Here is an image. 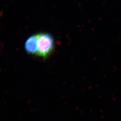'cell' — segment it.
<instances>
[{"instance_id":"obj_1","label":"cell","mask_w":121,"mask_h":121,"mask_svg":"<svg viewBox=\"0 0 121 121\" xmlns=\"http://www.w3.org/2000/svg\"><path fill=\"white\" fill-rule=\"evenodd\" d=\"M38 53L37 57L45 60L54 52L55 42L53 36L46 32L37 34Z\"/></svg>"},{"instance_id":"obj_2","label":"cell","mask_w":121,"mask_h":121,"mask_svg":"<svg viewBox=\"0 0 121 121\" xmlns=\"http://www.w3.org/2000/svg\"><path fill=\"white\" fill-rule=\"evenodd\" d=\"M24 49L27 54L37 57L38 44L37 34L29 37L24 43Z\"/></svg>"}]
</instances>
